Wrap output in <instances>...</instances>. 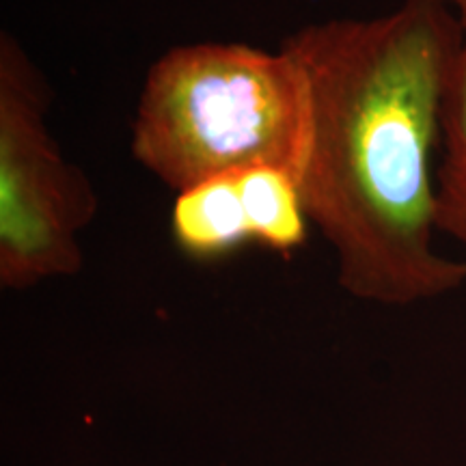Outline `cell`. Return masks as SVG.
<instances>
[{
	"label": "cell",
	"instance_id": "1",
	"mask_svg": "<svg viewBox=\"0 0 466 466\" xmlns=\"http://www.w3.org/2000/svg\"><path fill=\"white\" fill-rule=\"evenodd\" d=\"M460 46L442 0H404L374 20L307 25L283 39L311 91L300 190L350 296L404 307L466 283L439 253L436 168Z\"/></svg>",
	"mask_w": 466,
	"mask_h": 466
},
{
	"label": "cell",
	"instance_id": "5",
	"mask_svg": "<svg viewBox=\"0 0 466 466\" xmlns=\"http://www.w3.org/2000/svg\"><path fill=\"white\" fill-rule=\"evenodd\" d=\"M453 9L460 46L447 85L441 121V154L436 168L439 231L466 250V0H442Z\"/></svg>",
	"mask_w": 466,
	"mask_h": 466
},
{
	"label": "cell",
	"instance_id": "3",
	"mask_svg": "<svg viewBox=\"0 0 466 466\" xmlns=\"http://www.w3.org/2000/svg\"><path fill=\"white\" fill-rule=\"evenodd\" d=\"M52 91L14 35H0V285L22 291L83 270L97 197L48 127Z\"/></svg>",
	"mask_w": 466,
	"mask_h": 466
},
{
	"label": "cell",
	"instance_id": "4",
	"mask_svg": "<svg viewBox=\"0 0 466 466\" xmlns=\"http://www.w3.org/2000/svg\"><path fill=\"white\" fill-rule=\"evenodd\" d=\"M242 171L218 175L177 192L171 209V236L186 258L217 261L242 244L255 242L253 208Z\"/></svg>",
	"mask_w": 466,
	"mask_h": 466
},
{
	"label": "cell",
	"instance_id": "2",
	"mask_svg": "<svg viewBox=\"0 0 466 466\" xmlns=\"http://www.w3.org/2000/svg\"><path fill=\"white\" fill-rule=\"evenodd\" d=\"M311 147V91L285 48L199 42L147 69L132 121V158L175 192L255 167L300 182Z\"/></svg>",
	"mask_w": 466,
	"mask_h": 466
}]
</instances>
